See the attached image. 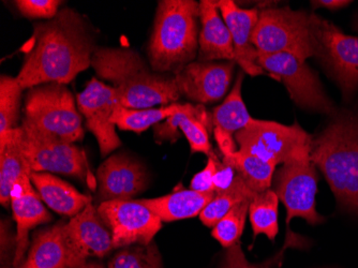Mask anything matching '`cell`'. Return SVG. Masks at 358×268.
<instances>
[{
    "mask_svg": "<svg viewBox=\"0 0 358 268\" xmlns=\"http://www.w3.org/2000/svg\"><path fill=\"white\" fill-rule=\"evenodd\" d=\"M310 32L320 58L333 73L345 94L358 87V38L343 34L321 16L310 14Z\"/></svg>",
    "mask_w": 358,
    "mask_h": 268,
    "instance_id": "cell-10",
    "label": "cell"
},
{
    "mask_svg": "<svg viewBox=\"0 0 358 268\" xmlns=\"http://www.w3.org/2000/svg\"><path fill=\"white\" fill-rule=\"evenodd\" d=\"M257 64L282 80L297 106L323 114L335 112L333 102L324 92L317 74L303 60L291 54H271L257 56Z\"/></svg>",
    "mask_w": 358,
    "mask_h": 268,
    "instance_id": "cell-11",
    "label": "cell"
},
{
    "mask_svg": "<svg viewBox=\"0 0 358 268\" xmlns=\"http://www.w3.org/2000/svg\"><path fill=\"white\" fill-rule=\"evenodd\" d=\"M310 153L299 155L283 163L275 178V192L287 209V225L293 218H303L309 225L323 223L317 211V173Z\"/></svg>",
    "mask_w": 358,
    "mask_h": 268,
    "instance_id": "cell-9",
    "label": "cell"
},
{
    "mask_svg": "<svg viewBox=\"0 0 358 268\" xmlns=\"http://www.w3.org/2000/svg\"><path fill=\"white\" fill-rule=\"evenodd\" d=\"M251 201L252 199H246L238 203L215 225L211 235L223 247H232L241 239L245 229L247 213H249Z\"/></svg>",
    "mask_w": 358,
    "mask_h": 268,
    "instance_id": "cell-32",
    "label": "cell"
},
{
    "mask_svg": "<svg viewBox=\"0 0 358 268\" xmlns=\"http://www.w3.org/2000/svg\"><path fill=\"white\" fill-rule=\"evenodd\" d=\"M108 268H164L162 257L154 243L122 248L108 263Z\"/></svg>",
    "mask_w": 358,
    "mask_h": 268,
    "instance_id": "cell-31",
    "label": "cell"
},
{
    "mask_svg": "<svg viewBox=\"0 0 358 268\" xmlns=\"http://www.w3.org/2000/svg\"><path fill=\"white\" fill-rule=\"evenodd\" d=\"M255 195V191L243 177L237 174L232 187L223 192L216 193L211 202L203 209L200 213L201 221L206 227H214L233 207L246 199H252Z\"/></svg>",
    "mask_w": 358,
    "mask_h": 268,
    "instance_id": "cell-29",
    "label": "cell"
},
{
    "mask_svg": "<svg viewBox=\"0 0 358 268\" xmlns=\"http://www.w3.org/2000/svg\"><path fill=\"white\" fill-rule=\"evenodd\" d=\"M80 268H104L103 266L100 265L99 263H94V262H87L84 264L83 266H80Z\"/></svg>",
    "mask_w": 358,
    "mask_h": 268,
    "instance_id": "cell-39",
    "label": "cell"
},
{
    "mask_svg": "<svg viewBox=\"0 0 358 268\" xmlns=\"http://www.w3.org/2000/svg\"><path fill=\"white\" fill-rule=\"evenodd\" d=\"M200 3L193 0L159 1L148 45L150 68L176 76L193 62L199 51Z\"/></svg>",
    "mask_w": 358,
    "mask_h": 268,
    "instance_id": "cell-4",
    "label": "cell"
},
{
    "mask_svg": "<svg viewBox=\"0 0 358 268\" xmlns=\"http://www.w3.org/2000/svg\"><path fill=\"white\" fill-rule=\"evenodd\" d=\"M62 1L58 0H16L14 5L22 15L27 19L50 20L54 19L59 12Z\"/></svg>",
    "mask_w": 358,
    "mask_h": 268,
    "instance_id": "cell-33",
    "label": "cell"
},
{
    "mask_svg": "<svg viewBox=\"0 0 358 268\" xmlns=\"http://www.w3.org/2000/svg\"><path fill=\"white\" fill-rule=\"evenodd\" d=\"M64 221L35 235L25 265L28 268H68L64 241Z\"/></svg>",
    "mask_w": 358,
    "mask_h": 268,
    "instance_id": "cell-24",
    "label": "cell"
},
{
    "mask_svg": "<svg viewBox=\"0 0 358 268\" xmlns=\"http://www.w3.org/2000/svg\"><path fill=\"white\" fill-rule=\"evenodd\" d=\"M76 104L85 118L88 130L96 136L102 157L108 156L122 146L116 126L112 122L113 114L120 104L112 86L92 78L83 92L76 96Z\"/></svg>",
    "mask_w": 358,
    "mask_h": 268,
    "instance_id": "cell-14",
    "label": "cell"
},
{
    "mask_svg": "<svg viewBox=\"0 0 358 268\" xmlns=\"http://www.w3.org/2000/svg\"><path fill=\"white\" fill-rule=\"evenodd\" d=\"M16 131L20 148L30 170L80 179L90 176L85 153L74 143L41 132L24 120Z\"/></svg>",
    "mask_w": 358,
    "mask_h": 268,
    "instance_id": "cell-7",
    "label": "cell"
},
{
    "mask_svg": "<svg viewBox=\"0 0 358 268\" xmlns=\"http://www.w3.org/2000/svg\"><path fill=\"white\" fill-rule=\"evenodd\" d=\"M23 90L16 78L5 74L0 78V136L20 127Z\"/></svg>",
    "mask_w": 358,
    "mask_h": 268,
    "instance_id": "cell-30",
    "label": "cell"
},
{
    "mask_svg": "<svg viewBox=\"0 0 358 268\" xmlns=\"http://www.w3.org/2000/svg\"><path fill=\"white\" fill-rule=\"evenodd\" d=\"M234 69V62H195L175 78L179 92L187 98L201 104H213L227 94Z\"/></svg>",
    "mask_w": 358,
    "mask_h": 268,
    "instance_id": "cell-15",
    "label": "cell"
},
{
    "mask_svg": "<svg viewBox=\"0 0 358 268\" xmlns=\"http://www.w3.org/2000/svg\"><path fill=\"white\" fill-rule=\"evenodd\" d=\"M278 203V195L271 189L255 193L249 206L255 237L264 234L271 241H275L279 231Z\"/></svg>",
    "mask_w": 358,
    "mask_h": 268,
    "instance_id": "cell-28",
    "label": "cell"
},
{
    "mask_svg": "<svg viewBox=\"0 0 358 268\" xmlns=\"http://www.w3.org/2000/svg\"><path fill=\"white\" fill-rule=\"evenodd\" d=\"M216 193H200L196 191L178 190L156 199H138L152 213L160 218L162 223L184 220L200 216L203 209L211 202Z\"/></svg>",
    "mask_w": 358,
    "mask_h": 268,
    "instance_id": "cell-22",
    "label": "cell"
},
{
    "mask_svg": "<svg viewBox=\"0 0 358 268\" xmlns=\"http://www.w3.org/2000/svg\"><path fill=\"white\" fill-rule=\"evenodd\" d=\"M67 85L48 83L28 90L24 101V122L41 132L69 143L85 136L82 115Z\"/></svg>",
    "mask_w": 358,
    "mask_h": 268,
    "instance_id": "cell-5",
    "label": "cell"
},
{
    "mask_svg": "<svg viewBox=\"0 0 358 268\" xmlns=\"http://www.w3.org/2000/svg\"><path fill=\"white\" fill-rule=\"evenodd\" d=\"M238 150L259 157L271 164H283L294 157L311 152L313 136L299 125L285 126L268 120H250L235 133Z\"/></svg>",
    "mask_w": 358,
    "mask_h": 268,
    "instance_id": "cell-8",
    "label": "cell"
},
{
    "mask_svg": "<svg viewBox=\"0 0 358 268\" xmlns=\"http://www.w3.org/2000/svg\"><path fill=\"white\" fill-rule=\"evenodd\" d=\"M350 1H345V0H321V1H313V7L327 8L329 10H338L341 8L345 7L349 5Z\"/></svg>",
    "mask_w": 358,
    "mask_h": 268,
    "instance_id": "cell-38",
    "label": "cell"
},
{
    "mask_svg": "<svg viewBox=\"0 0 358 268\" xmlns=\"http://www.w3.org/2000/svg\"><path fill=\"white\" fill-rule=\"evenodd\" d=\"M310 159L337 202L358 216V116L339 115L311 142Z\"/></svg>",
    "mask_w": 358,
    "mask_h": 268,
    "instance_id": "cell-3",
    "label": "cell"
},
{
    "mask_svg": "<svg viewBox=\"0 0 358 268\" xmlns=\"http://www.w3.org/2000/svg\"><path fill=\"white\" fill-rule=\"evenodd\" d=\"M29 177L44 204L59 215L74 217L92 203V197L52 173L30 171Z\"/></svg>",
    "mask_w": 358,
    "mask_h": 268,
    "instance_id": "cell-21",
    "label": "cell"
},
{
    "mask_svg": "<svg viewBox=\"0 0 358 268\" xmlns=\"http://www.w3.org/2000/svg\"><path fill=\"white\" fill-rule=\"evenodd\" d=\"M355 27H356V29H357V30H358V21H357V22H356Z\"/></svg>",
    "mask_w": 358,
    "mask_h": 268,
    "instance_id": "cell-41",
    "label": "cell"
},
{
    "mask_svg": "<svg viewBox=\"0 0 358 268\" xmlns=\"http://www.w3.org/2000/svg\"><path fill=\"white\" fill-rule=\"evenodd\" d=\"M20 268H28L27 266L25 265V263L22 264L21 267Z\"/></svg>",
    "mask_w": 358,
    "mask_h": 268,
    "instance_id": "cell-40",
    "label": "cell"
},
{
    "mask_svg": "<svg viewBox=\"0 0 358 268\" xmlns=\"http://www.w3.org/2000/svg\"><path fill=\"white\" fill-rule=\"evenodd\" d=\"M178 129L182 130L190 144L191 152L210 154L211 145L209 143L208 131L214 130L211 115L207 114L202 104L193 106L188 104L186 110L171 116L164 124L155 126L156 140L176 141L178 139Z\"/></svg>",
    "mask_w": 358,
    "mask_h": 268,
    "instance_id": "cell-19",
    "label": "cell"
},
{
    "mask_svg": "<svg viewBox=\"0 0 358 268\" xmlns=\"http://www.w3.org/2000/svg\"><path fill=\"white\" fill-rule=\"evenodd\" d=\"M222 160L230 163L236 170L237 174L243 177V181L255 193L262 192L271 187L275 170V165L241 150H237L231 156L222 157Z\"/></svg>",
    "mask_w": 358,
    "mask_h": 268,
    "instance_id": "cell-27",
    "label": "cell"
},
{
    "mask_svg": "<svg viewBox=\"0 0 358 268\" xmlns=\"http://www.w3.org/2000/svg\"><path fill=\"white\" fill-rule=\"evenodd\" d=\"M213 131H214V136L216 139L217 144H218L219 148L222 153V157L231 156L238 150L234 136L223 132L218 128H214Z\"/></svg>",
    "mask_w": 358,
    "mask_h": 268,
    "instance_id": "cell-37",
    "label": "cell"
},
{
    "mask_svg": "<svg viewBox=\"0 0 358 268\" xmlns=\"http://www.w3.org/2000/svg\"><path fill=\"white\" fill-rule=\"evenodd\" d=\"M96 183L102 202L130 201L146 189L148 175L138 161L124 154L113 155L98 169Z\"/></svg>",
    "mask_w": 358,
    "mask_h": 268,
    "instance_id": "cell-16",
    "label": "cell"
},
{
    "mask_svg": "<svg viewBox=\"0 0 358 268\" xmlns=\"http://www.w3.org/2000/svg\"><path fill=\"white\" fill-rule=\"evenodd\" d=\"M217 3L232 35L235 62L249 76L264 74V70L257 64L259 53L252 43V34L259 20V10L243 9L233 0H219Z\"/></svg>",
    "mask_w": 358,
    "mask_h": 268,
    "instance_id": "cell-18",
    "label": "cell"
},
{
    "mask_svg": "<svg viewBox=\"0 0 358 268\" xmlns=\"http://www.w3.org/2000/svg\"><path fill=\"white\" fill-rule=\"evenodd\" d=\"M252 43L259 55L291 54L299 59L315 57L310 32V14L285 8L259 11L252 34Z\"/></svg>",
    "mask_w": 358,
    "mask_h": 268,
    "instance_id": "cell-6",
    "label": "cell"
},
{
    "mask_svg": "<svg viewBox=\"0 0 358 268\" xmlns=\"http://www.w3.org/2000/svg\"><path fill=\"white\" fill-rule=\"evenodd\" d=\"M68 268H80L90 258H103L114 249L112 234L90 203L64 225Z\"/></svg>",
    "mask_w": 358,
    "mask_h": 268,
    "instance_id": "cell-13",
    "label": "cell"
},
{
    "mask_svg": "<svg viewBox=\"0 0 358 268\" xmlns=\"http://www.w3.org/2000/svg\"><path fill=\"white\" fill-rule=\"evenodd\" d=\"M237 177V172L230 163L220 161L214 177L215 193L230 189Z\"/></svg>",
    "mask_w": 358,
    "mask_h": 268,
    "instance_id": "cell-35",
    "label": "cell"
},
{
    "mask_svg": "<svg viewBox=\"0 0 358 268\" xmlns=\"http://www.w3.org/2000/svg\"><path fill=\"white\" fill-rule=\"evenodd\" d=\"M219 160L214 152L209 154L204 170L195 174L190 183V189L200 193H215L214 177L218 169Z\"/></svg>",
    "mask_w": 358,
    "mask_h": 268,
    "instance_id": "cell-34",
    "label": "cell"
},
{
    "mask_svg": "<svg viewBox=\"0 0 358 268\" xmlns=\"http://www.w3.org/2000/svg\"><path fill=\"white\" fill-rule=\"evenodd\" d=\"M96 50L90 24L76 10L64 8L54 19L34 25L16 80L23 90L48 83L67 85L92 66Z\"/></svg>",
    "mask_w": 358,
    "mask_h": 268,
    "instance_id": "cell-1",
    "label": "cell"
},
{
    "mask_svg": "<svg viewBox=\"0 0 358 268\" xmlns=\"http://www.w3.org/2000/svg\"><path fill=\"white\" fill-rule=\"evenodd\" d=\"M187 106L188 104H172L161 108L134 110V108H124L120 104L113 114L112 122L120 130L142 133L150 127L156 126L161 122L168 120L176 113L186 110Z\"/></svg>",
    "mask_w": 358,
    "mask_h": 268,
    "instance_id": "cell-26",
    "label": "cell"
},
{
    "mask_svg": "<svg viewBox=\"0 0 358 268\" xmlns=\"http://www.w3.org/2000/svg\"><path fill=\"white\" fill-rule=\"evenodd\" d=\"M96 209L112 234L114 249L150 245L162 229L160 218L138 199L102 202Z\"/></svg>",
    "mask_w": 358,
    "mask_h": 268,
    "instance_id": "cell-12",
    "label": "cell"
},
{
    "mask_svg": "<svg viewBox=\"0 0 358 268\" xmlns=\"http://www.w3.org/2000/svg\"><path fill=\"white\" fill-rule=\"evenodd\" d=\"M224 268H265L259 266L251 265L248 260L243 255L241 245L235 244L232 247L229 248V251L225 258Z\"/></svg>",
    "mask_w": 358,
    "mask_h": 268,
    "instance_id": "cell-36",
    "label": "cell"
},
{
    "mask_svg": "<svg viewBox=\"0 0 358 268\" xmlns=\"http://www.w3.org/2000/svg\"><path fill=\"white\" fill-rule=\"evenodd\" d=\"M29 173L16 181L11 192V209L16 223L14 266L19 265L25 255L29 232L52 220L51 213L34 188Z\"/></svg>",
    "mask_w": 358,
    "mask_h": 268,
    "instance_id": "cell-17",
    "label": "cell"
},
{
    "mask_svg": "<svg viewBox=\"0 0 358 268\" xmlns=\"http://www.w3.org/2000/svg\"><path fill=\"white\" fill-rule=\"evenodd\" d=\"M200 22L202 27L199 37V60H227L235 62L232 35L221 15L217 1H201Z\"/></svg>",
    "mask_w": 358,
    "mask_h": 268,
    "instance_id": "cell-20",
    "label": "cell"
},
{
    "mask_svg": "<svg viewBox=\"0 0 358 268\" xmlns=\"http://www.w3.org/2000/svg\"><path fill=\"white\" fill-rule=\"evenodd\" d=\"M16 129L0 136V203L3 207L11 206L16 181L31 171L20 148Z\"/></svg>",
    "mask_w": 358,
    "mask_h": 268,
    "instance_id": "cell-23",
    "label": "cell"
},
{
    "mask_svg": "<svg viewBox=\"0 0 358 268\" xmlns=\"http://www.w3.org/2000/svg\"><path fill=\"white\" fill-rule=\"evenodd\" d=\"M243 72H239L236 82L224 101L215 108L211 114L214 128L220 129L223 132L235 136V133L243 130L252 120L241 96Z\"/></svg>",
    "mask_w": 358,
    "mask_h": 268,
    "instance_id": "cell-25",
    "label": "cell"
},
{
    "mask_svg": "<svg viewBox=\"0 0 358 268\" xmlns=\"http://www.w3.org/2000/svg\"><path fill=\"white\" fill-rule=\"evenodd\" d=\"M92 66L110 84L120 106L134 110L170 106L182 96L174 76L157 73L138 52L127 48H96Z\"/></svg>",
    "mask_w": 358,
    "mask_h": 268,
    "instance_id": "cell-2",
    "label": "cell"
}]
</instances>
